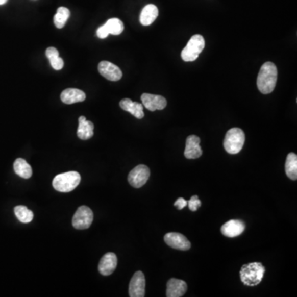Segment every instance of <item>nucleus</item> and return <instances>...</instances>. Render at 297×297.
I'll list each match as a JSON object with an SVG mask.
<instances>
[{"label": "nucleus", "instance_id": "nucleus-1", "mask_svg": "<svg viewBox=\"0 0 297 297\" xmlns=\"http://www.w3.org/2000/svg\"><path fill=\"white\" fill-rule=\"evenodd\" d=\"M278 80V69L274 63L266 62L261 67L257 79V86L263 94H268L274 90Z\"/></svg>", "mask_w": 297, "mask_h": 297}, {"label": "nucleus", "instance_id": "nucleus-2", "mask_svg": "<svg viewBox=\"0 0 297 297\" xmlns=\"http://www.w3.org/2000/svg\"><path fill=\"white\" fill-rule=\"evenodd\" d=\"M265 271L266 269L262 263L254 262L243 265L239 275L243 284L247 286H254L262 282Z\"/></svg>", "mask_w": 297, "mask_h": 297}, {"label": "nucleus", "instance_id": "nucleus-3", "mask_svg": "<svg viewBox=\"0 0 297 297\" xmlns=\"http://www.w3.org/2000/svg\"><path fill=\"white\" fill-rule=\"evenodd\" d=\"M81 181V176L76 171L64 172L56 175L52 182V185L58 192H69L79 186Z\"/></svg>", "mask_w": 297, "mask_h": 297}, {"label": "nucleus", "instance_id": "nucleus-4", "mask_svg": "<svg viewBox=\"0 0 297 297\" xmlns=\"http://www.w3.org/2000/svg\"><path fill=\"white\" fill-rule=\"evenodd\" d=\"M245 142V134L239 128H232L226 133L224 140V148L231 155H236L241 151Z\"/></svg>", "mask_w": 297, "mask_h": 297}, {"label": "nucleus", "instance_id": "nucleus-5", "mask_svg": "<svg viewBox=\"0 0 297 297\" xmlns=\"http://www.w3.org/2000/svg\"><path fill=\"white\" fill-rule=\"evenodd\" d=\"M205 47L204 37L202 35H194L181 52V57L186 62L196 61Z\"/></svg>", "mask_w": 297, "mask_h": 297}, {"label": "nucleus", "instance_id": "nucleus-6", "mask_svg": "<svg viewBox=\"0 0 297 297\" xmlns=\"http://www.w3.org/2000/svg\"><path fill=\"white\" fill-rule=\"evenodd\" d=\"M93 220L92 210L86 206L79 207L73 215L72 225L77 230H86L90 227Z\"/></svg>", "mask_w": 297, "mask_h": 297}, {"label": "nucleus", "instance_id": "nucleus-7", "mask_svg": "<svg viewBox=\"0 0 297 297\" xmlns=\"http://www.w3.org/2000/svg\"><path fill=\"white\" fill-rule=\"evenodd\" d=\"M150 175H151L150 168L144 164H140L130 172L128 175V182L135 188H140L147 183Z\"/></svg>", "mask_w": 297, "mask_h": 297}, {"label": "nucleus", "instance_id": "nucleus-8", "mask_svg": "<svg viewBox=\"0 0 297 297\" xmlns=\"http://www.w3.org/2000/svg\"><path fill=\"white\" fill-rule=\"evenodd\" d=\"M97 69L102 76L110 81H118L122 77L121 69L109 61H101L98 64Z\"/></svg>", "mask_w": 297, "mask_h": 297}, {"label": "nucleus", "instance_id": "nucleus-9", "mask_svg": "<svg viewBox=\"0 0 297 297\" xmlns=\"http://www.w3.org/2000/svg\"><path fill=\"white\" fill-rule=\"evenodd\" d=\"M141 101L143 106L148 110L154 112L156 110H163L167 106V100L165 97L160 95L151 94V93H143L141 95Z\"/></svg>", "mask_w": 297, "mask_h": 297}, {"label": "nucleus", "instance_id": "nucleus-10", "mask_svg": "<svg viewBox=\"0 0 297 297\" xmlns=\"http://www.w3.org/2000/svg\"><path fill=\"white\" fill-rule=\"evenodd\" d=\"M145 293V278L142 271L134 274L129 285V295L131 297H144Z\"/></svg>", "mask_w": 297, "mask_h": 297}, {"label": "nucleus", "instance_id": "nucleus-11", "mask_svg": "<svg viewBox=\"0 0 297 297\" xmlns=\"http://www.w3.org/2000/svg\"><path fill=\"white\" fill-rule=\"evenodd\" d=\"M164 241L169 247L179 250H188L191 247L189 240L179 233H168L164 235Z\"/></svg>", "mask_w": 297, "mask_h": 297}, {"label": "nucleus", "instance_id": "nucleus-12", "mask_svg": "<svg viewBox=\"0 0 297 297\" xmlns=\"http://www.w3.org/2000/svg\"><path fill=\"white\" fill-rule=\"evenodd\" d=\"M200 138L195 135H192L187 138L186 140L184 155L188 160H195L201 157L203 155V150L200 146Z\"/></svg>", "mask_w": 297, "mask_h": 297}, {"label": "nucleus", "instance_id": "nucleus-13", "mask_svg": "<svg viewBox=\"0 0 297 297\" xmlns=\"http://www.w3.org/2000/svg\"><path fill=\"white\" fill-rule=\"evenodd\" d=\"M117 258L114 253H107L99 262L98 271L102 275L109 276L116 270Z\"/></svg>", "mask_w": 297, "mask_h": 297}, {"label": "nucleus", "instance_id": "nucleus-14", "mask_svg": "<svg viewBox=\"0 0 297 297\" xmlns=\"http://www.w3.org/2000/svg\"><path fill=\"white\" fill-rule=\"evenodd\" d=\"M245 230V224L242 220H231L225 223L220 228L222 235L229 238L239 236Z\"/></svg>", "mask_w": 297, "mask_h": 297}, {"label": "nucleus", "instance_id": "nucleus-15", "mask_svg": "<svg viewBox=\"0 0 297 297\" xmlns=\"http://www.w3.org/2000/svg\"><path fill=\"white\" fill-rule=\"evenodd\" d=\"M187 290V285L184 281L171 278L167 282L166 295L168 297H181Z\"/></svg>", "mask_w": 297, "mask_h": 297}, {"label": "nucleus", "instance_id": "nucleus-16", "mask_svg": "<svg viewBox=\"0 0 297 297\" xmlns=\"http://www.w3.org/2000/svg\"><path fill=\"white\" fill-rule=\"evenodd\" d=\"M86 94L78 88H67L61 94V101L65 104H73L84 102Z\"/></svg>", "mask_w": 297, "mask_h": 297}, {"label": "nucleus", "instance_id": "nucleus-17", "mask_svg": "<svg viewBox=\"0 0 297 297\" xmlns=\"http://www.w3.org/2000/svg\"><path fill=\"white\" fill-rule=\"evenodd\" d=\"M94 133V125L92 121H88L84 116L79 118V127L77 130V136L80 140H86L93 137Z\"/></svg>", "mask_w": 297, "mask_h": 297}, {"label": "nucleus", "instance_id": "nucleus-18", "mask_svg": "<svg viewBox=\"0 0 297 297\" xmlns=\"http://www.w3.org/2000/svg\"><path fill=\"white\" fill-rule=\"evenodd\" d=\"M120 107L121 109L130 112L136 118L142 119L144 117V106L140 103L133 102L129 98H124L120 102Z\"/></svg>", "mask_w": 297, "mask_h": 297}, {"label": "nucleus", "instance_id": "nucleus-19", "mask_svg": "<svg viewBox=\"0 0 297 297\" xmlns=\"http://www.w3.org/2000/svg\"><path fill=\"white\" fill-rule=\"evenodd\" d=\"M159 15L157 7L154 5H148L142 9L140 16V22L143 26H148L155 22Z\"/></svg>", "mask_w": 297, "mask_h": 297}, {"label": "nucleus", "instance_id": "nucleus-20", "mask_svg": "<svg viewBox=\"0 0 297 297\" xmlns=\"http://www.w3.org/2000/svg\"><path fill=\"white\" fill-rule=\"evenodd\" d=\"M13 168H14V172L22 179H30L33 175V169L30 164L22 158H18L15 160L13 164Z\"/></svg>", "mask_w": 297, "mask_h": 297}, {"label": "nucleus", "instance_id": "nucleus-21", "mask_svg": "<svg viewBox=\"0 0 297 297\" xmlns=\"http://www.w3.org/2000/svg\"><path fill=\"white\" fill-rule=\"evenodd\" d=\"M286 175L291 180L297 179V155L295 153H290L287 155L285 164Z\"/></svg>", "mask_w": 297, "mask_h": 297}, {"label": "nucleus", "instance_id": "nucleus-22", "mask_svg": "<svg viewBox=\"0 0 297 297\" xmlns=\"http://www.w3.org/2000/svg\"><path fill=\"white\" fill-rule=\"evenodd\" d=\"M46 57L49 59L50 63L55 70H61L64 67L63 59L59 56V52L55 47H48L45 51Z\"/></svg>", "mask_w": 297, "mask_h": 297}, {"label": "nucleus", "instance_id": "nucleus-23", "mask_svg": "<svg viewBox=\"0 0 297 297\" xmlns=\"http://www.w3.org/2000/svg\"><path fill=\"white\" fill-rule=\"evenodd\" d=\"M104 27L108 31V34L115 35V36L121 34L124 30V24L118 18H111L108 20L104 24Z\"/></svg>", "mask_w": 297, "mask_h": 297}, {"label": "nucleus", "instance_id": "nucleus-24", "mask_svg": "<svg viewBox=\"0 0 297 297\" xmlns=\"http://www.w3.org/2000/svg\"><path fill=\"white\" fill-rule=\"evenodd\" d=\"M70 12L65 7H60L54 16V24L56 28L61 29L65 27L67 20L69 19Z\"/></svg>", "mask_w": 297, "mask_h": 297}, {"label": "nucleus", "instance_id": "nucleus-25", "mask_svg": "<svg viewBox=\"0 0 297 297\" xmlns=\"http://www.w3.org/2000/svg\"><path fill=\"white\" fill-rule=\"evenodd\" d=\"M14 213L18 220L22 223H30L34 217L33 211L24 206H17L14 208Z\"/></svg>", "mask_w": 297, "mask_h": 297}, {"label": "nucleus", "instance_id": "nucleus-26", "mask_svg": "<svg viewBox=\"0 0 297 297\" xmlns=\"http://www.w3.org/2000/svg\"><path fill=\"white\" fill-rule=\"evenodd\" d=\"M187 205H188V207H189V209L191 211H196L198 209V207H200L202 206V203L199 200L198 196L195 195V196H192V198L187 202Z\"/></svg>", "mask_w": 297, "mask_h": 297}, {"label": "nucleus", "instance_id": "nucleus-27", "mask_svg": "<svg viewBox=\"0 0 297 297\" xmlns=\"http://www.w3.org/2000/svg\"><path fill=\"white\" fill-rule=\"evenodd\" d=\"M175 207L179 210H182L184 208V207L187 206V201H186L184 198L179 197V199H177L176 202L175 203Z\"/></svg>", "mask_w": 297, "mask_h": 297}, {"label": "nucleus", "instance_id": "nucleus-28", "mask_svg": "<svg viewBox=\"0 0 297 297\" xmlns=\"http://www.w3.org/2000/svg\"><path fill=\"white\" fill-rule=\"evenodd\" d=\"M108 31H107V29H106L105 27H104V25H103V26L100 27V28H98V29H97V37H99V38H101V39H104L106 38V37H108Z\"/></svg>", "mask_w": 297, "mask_h": 297}, {"label": "nucleus", "instance_id": "nucleus-29", "mask_svg": "<svg viewBox=\"0 0 297 297\" xmlns=\"http://www.w3.org/2000/svg\"><path fill=\"white\" fill-rule=\"evenodd\" d=\"M8 0H0V5H5Z\"/></svg>", "mask_w": 297, "mask_h": 297}]
</instances>
